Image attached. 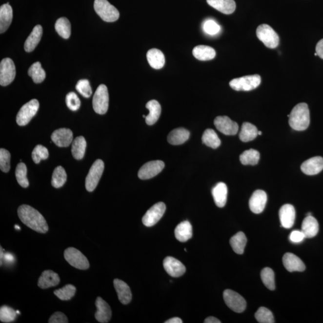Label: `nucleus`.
<instances>
[{
    "instance_id": "obj_1",
    "label": "nucleus",
    "mask_w": 323,
    "mask_h": 323,
    "mask_svg": "<svg viewBox=\"0 0 323 323\" xmlns=\"http://www.w3.org/2000/svg\"><path fill=\"white\" fill-rule=\"evenodd\" d=\"M18 214L21 222L34 231L41 234L48 231L46 219L35 208L28 205H22L18 208Z\"/></svg>"
},
{
    "instance_id": "obj_2",
    "label": "nucleus",
    "mask_w": 323,
    "mask_h": 323,
    "mask_svg": "<svg viewBox=\"0 0 323 323\" xmlns=\"http://www.w3.org/2000/svg\"><path fill=\"white\" fill-rule=\"evenodd\" d=\"M290 126L296 131H304L308 128L310 123V113L308 104L306 103H299L293 108L290 115Z\"/></svg>"
},
{
    "instance_id": "obj_3",
    "label": "nucleus",
    "mask_w": 323,
    "mask_h": 323,
    "mask_svg": "<svg viewBox=\"0 0 323 323\" xmlns=\"http://www.w3.org/2000/svg\"><path fill=\"white\" fill-rule=\"evenodd\" d=\"M94 9L103 20L113 22L118 20L119 12L107 0H95Z\"/></svg>"
},
{
    "instance_id": "obj_4",
    "label": "nucleus",
    "mask_w": 323,
    "mask_h": 323,
    "mask_svg": "<svg viewBox=\"0 0 323 323\" xmlns=\"http://www.w3.org/2000/svg\"><path fill=\"white\" fill-rule=\"evenodd\" d=\"M261 83V76L255 75L233 79L230 81L229 85L237 91H250L257 88Z\"/></svg>"
},
{
    "instance_id": "obj_5",
    "label": "nucleus",
    "mask_w": 323,
    "mask_h": 323,
    "mask_svg": "<svg viewBox=\"0 0 323 323\" xmlns=\"http://www.w3.org/2000/svg\"><path fill=\"white\" fill-rule=\"evenodd\" d=\"M256 34L258 38L268 48L275 49L279 46V36L269 25H259L257 28Z\"/></svg>"
},
{
    "instance_id": "obj_6",
    "label": "nucleus",
    "mask_w": 323,
    "mask_h": 323,
    "mask_svg": "<svg viewBox=\"0 0 323 323\" xmlns=\"http://www.w3.org/2000/svg\"><path fill=\"white\" fill-rule=\"evenodd\" d=\"M109 103V95L108 89L104 84H101L95 91L92 105L95 112L99 115H104L107 113Z\"/></svg>"
},
{
    "instance_id": "obj_7",
    "label": "nucleus",
    "mask_w": 323,
    "mask_h": 323,
    "mask_svg": "<svg viewBox=\"0 0 323 323\" xmlns=\"http://www.w3.org/2000/svg\"><path fill=\"white\" fill-rule=\"evenodd\" d=\"M64 258L70 265L76 269L86 270L90 266L89 261L81 251L74 247H69L64 251Z\"/></svg>"
},
{
    "instance_id": "obj_8",
    "label": "nucleus",
    "mask_w": 323,
    "mask_h": 323,
    "mask_svg": "<svg viewBox=\"0 0 323 323\" xmlns=\"http://www.w3.org/2000/svg\"><path fill=\"white\" fill-rule=\"evenodd\" d=\"M104 169V162L98 160L92 165L86 178L85 186L87 191L93 192L97 187Z\"/></svg>"
},
{
    "instance_id": "obj_9",
    "label": "nucleus",
    "mask_w": 323,
    "mask_h": 323,
    "mask_svg": "<svg viewBox=\"0 0 323 323\" xmlns=\"http://www.w3.org/2000/svg\"><path fill=\"white\" fill-rule=\"evenodd\" d=\"M39 108V102L36 99L32 100L20 108L17 116L18 125L25 126L36 115Z\"/></svg>"
},
{
    "instance_id": "obj_10",
    "label": "nucleus",
    "mask_w": 323,
    "mask_h": 323,
    "mask_svg": "<svg viewBox=\"0 0 323 323\" xmlns=\"http://www.w3.org/2000/svg\"><path fill=\"white\" fill-rule=\"evenodd\" d=\"M223 299L226 305L233 311L242 313L245 310L247 303L240 294L231 290H226L223 292Z\"/></svg>"
},
{
    "instance_id": "obj_11",
    "label": "nucleus",
    "mask_w": 323,
    "mask_h": 323,
    "mask_svg": "<svg viewBox=\"0 0 323 323\" xmlns=\"http://www.w3.org/2000/svg\"><path fill=\"white\" fill-rule=\"evenodd\" d=\"M16 76V67L14 62L10 58H5L0 63V84L2 86L9 85L14 81Z\"/></svg>"
},
{
    "instance_id": "obj_12",
    "label": "nucleus",
    "mask_w": 323,
    "mask_h": 323,
    "mask_svg": "<svg viewBox=\"0 0 323 323\" xmlns=\"http://www.w3.org/2000/svg\"><path fill=\"white\" fill-rule=\"evenodd\" d=\"M166 211V205L163 202H158L152 206L146 212L142 221L143 224L147 227L154 226L162 218Z\"/></svg>"
},
{
    "instance_id": "obj_13",
    "label": "nucleus",
    "mask_w": 323,
    "mask_h": 323,
    "mask_svg": "<svg viewBox=\"0 0 323 323\" xmlns=\"http://www.w3.org/2000/svg\"><path fill=\"white\" fill-rule=\"evenodd\" d=\"M165 167V163L162 161H150L140 168L138 176L141 180L153 178L160 174Z\"/></svg>"
},
{
    "instance_id": "obj_14",
    "label": "nucleus",
    "mask_w": 323,
    "mask_h": 323,
    "mask_svg": "<svg viewBox=\"0 0 323 323\" xmlns=\"http://www.w3.org/2000/svg\"><path fill=\"white\" fill-rule=\"evenodd\" d=\"M218 130L226 136H234L238 133L239 126L227 116H218L214 121Z\"/></svg>"
},
{
    "instance_id": "obj_15",
    "label": "nucleus",
    "mask_w": 323,
    "mask_h": 323,
    "mask_svg": "<svg viewBox=\"0 0 323 323\" xmlns=\"http://www.w3.org/2000/svg\"><path fill=\"white\" fill-rule=\"evenodd\" d=\"M163 267L165 271L172 277H181L186 272V267L184 264L173 257H166L164 259Z\"/></svg>"
},
{
    "instance_id": "obj_16",
    "label": "nucleus",
    "mask_w": 323,
    "mask_h": 323,
    "mask_svg": "<svg viewBox=\"0 0 323 323\" xmlns=\"http://www.w3.org/2000/svg\"><path fill=\"white\" fill-rule=\"evenodd\" d=\"M267 195L262 190H257L253 193L249 201V206L251 211L255 214H260L264 210L267 202Z\"/></svg>"
},
{
    "instance_id": "obj_17",
    "label": "nucleus",
    "mask_w": 323,
    "mask_h": 323,
    "mask_svg": "<svg viewBox=\"0 0 323 323\" xmlns=\"http://www.w3.org/2000/svg\"><path fill=\"white\" fill-rule=\"evenodd\" d=\"M51 139L57 146L67 147L73 141V132L67 128L58 129L53 132Z\"/></svg>"
},
{
    "instance_id": "obj_18",
    "label": "nucleus",
    "mask_w": 323,
    "mask_h": 323,
    "mask_svg": "<svg viewBox=\"0 0 323 323\" xmlns=\"http://www.w3.org/2000/svg\"><path fill=\"white\" fill-rule=\"evenodd\" d=\"M279 217L282 226L285 229H290L295 223L296 211L292 205L285 204L281 207Z\"/></svg>"
},
{
    "instance_id": "obj_19",
    "label": "nucleus",
    "mask_w": 323,
    "mask_h": 323,
    "mask_svg": "<svg viewBox=\"0 0 323 323\" xmlns=\"http://www.w3.org/2000/svg\"><path fill=\"white\" fill-rule=\"evenodd\" d=\"M97 311L95 312V317L98 322L101 323H107L110 322L112 316V309L109 304L101 297H98L95 302Z\"/></svg>"
},
{
    "instance_id": "obj_20",
    "label": "nucleus",
    "mask_w": 323,
    "mask_h": 323,
    "mask_svg": "<svg viewBox=\"0 0 323 323\" xmlns=\"http://www.w3.org/2000/svg\"><path fill=\"white\" fill-rule=\"evenodd\" d=\"M302 171L308 176L319 174L323 169V158L316 156L304 161L301 166Z\"/></svg>"
},
{
    "instance_id": "obj_21",
    "label": "nucleus",
    "mask_w": 323,
    "mask_h": 323,
    "mask_svg": "<svg viewBox=\"0 0 323 323\" xmlns=\"http://www.w3.org/2000/svg\"><path fill=\"white\" fill-rule=\"evenodd\" d=\"M283 262L288 272H303L306 268L303 261L293 253H285L283 256Z\"/></svg>"
},
{
    "instance_id": "obj_22",
    "label": "nucleus",
    "mask_w": 323,
    "mask_h": 323,
    "mask_svg": "<svg viewBox=\"0 0 323 323\" xmlns=\"http://www.w3.org/2000/svg\"><path fill=\"white\" fill-rule=\"evenodd\" d=\"M60 278L56 272L51 270H46L42 272L41 276L38 281V286L40 288L46 289L52 287H55L59 284Z\"/></svg>"
},
{
    "instance_id": "obj_23",
    "label": "nucleus",
    "mask_w": 323,
    "mask_h": 323,
    "mask_svg": "<svg viewBox=\"0 0 323 323\" xmlns=\"http://www.w3.org/2000/svg\"><path fill=\"white\" fill-rule=\"evenodd\" d=\"M113 283L121 303L123 304H128L130 303L132 295L129 285L122 280L119 279H115L114 280Z\"/></svg>"
},
{
    "instance_id": "obj_24",
    "label": "nucleus",
    "mask_w": 323,
    "mask_h": 323,
    "mask_svg": "<svg viewBox=\"0 0 323 323\" xmlns=\"http://www.w3.org/2000/svg\"><path fill=\"white\" fill-rule=\"evenodd\" d=\"M206 1L210 6L224 14H232L236 9L234 0H206Z\"/></svg>"
},
{
    "instance_id": "obj_25",
    "label": "nucleus",
    "mask_w": 323,
    "mask_h": 323,
    "mask_svg": "<svg viewBox=\"0 0 323 323\" xmlns=\"http://www.w3.org/2000/svg\"><path fill=\"white\" fill-rule=\"evenodd\" d=\"M212 195L216 205L223 208L226 205L227 198V187L224 182H219L212 189Z\"/></svg>"
},
{
    "instance_id": "obj_26",
    "label": "nucleus",
    "mask_w": 323,
    "mask_h": 323,
    "mask_svg": "<svg viewBox=\"0 0 323 323\" xmlns=\"http://www.w3.org/2000/svg\"><path fill=\"white\" fill-rule=\"evenodd\" d=\"M301 230L306 238L316 237L319 230V224L316 219L312 216H307L303 220Z\"/></svg>"
},
{
    "instance_id": "obj_27",
    "label": "nucleus",
    "mask_w": 323,
    "mask_h": 323,
    "mask_svg": "<svg viewBox=\"0 0 323 323\" xmlns=\"http://www.w3.org/2000/svg\"><path fill=\"white\" fill-rule=\"evenodd\" d=\"M43 35V28L41 25H36L33 28L30 35L26 40L24 49L26 52H33L41 40Z\"/></svg>"
},
{
    "instance_id": "obj_28",
    "label": "nucleus",
    "mask_w": 323,
    "mask_h": 323,
    "mask_svg": "<svg viewBox=\"0 0 323 323\" xmlns=\"http://www.w3.org/2000/svg\"><path fill=\"white\" fill-rule=\"evenodd\" d=\"M13 20V10L9 3L0 7V33H4L11 24Z\"/></svg>"
},
{
    "instance_id": "obj_29",
    "label": "nucleus",
    "mask_w": 323,
    "mask_h": 323,
    "mask_svg": "<svg viewBox=\"0 0 323 323\" xmlns=\"http://www.w3.org/2000/svg\"><path fill=\"white\" fill-rule=\"evenodd\" d=\"M175 237L179 242H184L192 237V226L189 221H184L175 229Z\"/></svg>"
},
{
    "instance_id": "obj_30",
    "label": "nucleus",
    "mask_w": 323,
    "mask_h": 323,
    "mask_svg": "<svg viewBox=\"0 0 323 323\" xmlns=\"http://www.w3.org/2000/svg\"><path fill=\"white\" fill-rule=\"evenodd\" d=\"M147 59L149 65L153 68L159 70L165 65V56L160 50L152 49L147 53Z\"/></svg>"
},
{
    "instance_id": "obj_31",
    "label": "nucleus",
    "mask_w": 323,
    "mask_h": 323,
    "mask_svg": "<svg viewBox=\"0 0 323 323\" xmlns=\"http://www.w3.org/2000/svg\"><path fill=\"white\" fill-rule=\"evenodd\" d=\"M145 106L149 110V115L145 118V122L148 125H153L160 117L162 111L161 106L156 100L150 101Z\"/></svg>"
},
{
    "instance_id": "obj_32",
    "label": "nucleus",
    "mask_w": 323,
    "mask_h": 323,
    "mask_svg": "<svg viewBox=\"0 0 323 323\" xmlns=\"http://www.w3.org/2000/svg\"><path fill=\"white\" fill-rule=\"evenodd\" d=\"M190 132L187 129L180 128L174 129L168 136V141L172 145H181L189 140Z\"/></svg>"
},
{
    "instance_id": "obj_33",
    "label": "nucleus",
    "mask_w": 323,
    "mask_h": 323,
    "mask_svg": "<svg viewBox=\"0 0 323 323\" xmlns=\"http://www.w3.org/2000/svg\"><path fill=\"white\" fill-rule=\"evenodd\" d=\"M193 55L198 60L209 61L215 58L216 53L213 47L205 45H199L193 49Z\"/></svg>"
},
{
    "instance_id": "obj_34",
    "label": "nucleus",
    "mask_w": 323,
    "mask_h": 323,
    "mask_svg": "<svg viewBox=\"0 0 323 323\" xmlns=\"http://www.w3.org/2000/svg\"><path fill=\"white\" fill-rule=\"evenodd\" d=\"M247 242V237L242 232H238L230 240V244L231 245L233 250L238 255H242L244 252Z\"/></svg>"
},
{
    "instance_id": "obj_35",
    "label": "nucleus",
    "mask_w": 323,
    "mask_h": 323,
    "mask_svg": "<svg viewBox=\"0 0 323 323\" xmlns=\"http://www.w3.org/2000/svg\"><path fill=\"white\" fill-rule=\"evenodd\" d=\"M258 136V128L253 124L244 122L240 133V139L242 142H248L255 140Z\"/></svg>"
},
{
    "instance_id": "obj_36",
    "label": "nucleus",
    "mask_w": 323,
    "mask_h": 323,
    "mask_svg": "<svg viewBox=\"0 0 323 323\" xmlns=\"http://www.w3.org/2000/svg\"><path fill=\"white\" fill-rule=\"evenodd\" d=\"M86 148L85 139L82 136L76 138L73 142L72 148H71L73 157L77 160H81L84 157Z\"/></svg>"
},
{
    "instance_id": "obj_37",
    "label": "nucleus",
    "mask_w": 323,
    "mask_h": 323,
    "mask_svg": "<svg viewBox=\"0 0 323 323\" xmlns=\"http://www.w3.org/2000/svg\"><path fill=\"white\" fill-rule=\"evenodd\" d=\"M202 141L206 146L217 149L221 144L220 140L216 132L211 129H207L203 132L202 137Z\"/></svg>"
},
{
    "instance_id": "obj_38",
    "label": "nucleus",
    "mask_w": 323,
    "mask_h": 323,
    "mask_svg": "<svg viewBox=\"0 0 323 323\" xmlns=\"http://www.w3.org/2000/svg\"><path fill=\"white\" fill-rule=\"evenodd\" d=\"M28 75L31 77L35 83H40L46 78V72L41 67L40 62H37L33 63L28 71Z\"/></svg>"
},
{
    "instance_id": "obj_39",
    "label": "nucleus",
    "mask_w": 323,
    "mask_h": 323,
    "mask_svg": "<svg viewBox=\"0 0 323 323\" xmlns=\"http://www.w3.org/2000/svg\"><path fill=\"white\" fill-rule=\"evenodd\" d=\"M55 30L61 38L68 39L71 36V23L67 18H61L57 20Z\"/></svg>"
},
{
    "instance_id": "obj_40",
    "label": "nucleus",
    "mask_w": 323,
    "mask_h": 323,
    "mask_svg": "<svg viewBox=\"0 0 323 323\" xmlns=\"http://www.w3.org/2000/svg\"><path fill=\"white\" fill-rule=\"evenodd\" d=\"M259 159L260 154L258 151L255 149L244 151L240 157L241 162L244 165H255L258 163Z\"/></svg>"
},
{
    "instance_id": "obj_41",
    "label": "nucleus",
    "mask_w": 323,
    "mask_h": 323,
    "mask_svg": "<svg viewBox=\"0 0 323 323\" xmlns=\"http://www.w3.org/2000/svg\"><path fill=\"white\" fill-rule=\"evenodd\" d=\"M66 181H67V174L64 168L61 166H57L52 174L51 184L53 187H61L64 185Z\"/></svg>"
},
{
    "instance_id": "obj_42",
    "label": "nucleus",
    "mask_w": 323,
    "mask_h": 323,
    "mask_svg": "<svg viewBox=\"0 0 323 323\" xmlns=\"http://www.w3.org/2000/svg\"><path fill=\"white\" fill-rule=\"evenodd\" d=\"M76 292V288L72 284H67L60 289L55 291L54 294L60 300L66 301L70 300L75 296Z\"/></svg>"
},
{
    "instance_id": "obj_43",
    "label": "nucleus",
    "mask_w": 323,
    "mask_h": 323,
    "mask_svg": "<svg viewBox=\"0 0 323 323\" xmlns=\"http://www.w3.org/2000/svg\"><path fill=\"white\" fill-rule=\"evenodd\" d=\"M16 178L18 183L23 188L28 187L29 182L27 179V168L25 163H20L17 166L15 171Z\"/></svg>"
},
{
    "instance_id": "obj_44",
    "label": "nucleus",
    "mask_w": 323,
    "mask_h": 323,
    "mask_svg": "<svg viewBox=\"0 0 323 323\" xmlns=\"http://www.w3.org/2000/svg\"><path fill=\"white\" fill-rule=\"evenodd\" d=\"M261 279L266 287L270 290L275 288V275L273 270L270 267H265L261 272Z\"/></svg>"
},
{
    "instance_id": "obj_45",
    "label": "nucleus",
    "mask_w": 323,
    "mask_h": 323,
    "mask_svg": "<svg viewBox=\"0 0 323 323\" xmlns=\"http://www.w3.org/2000/svg\"><path fill=\"white\" fill-rule=\"evenodd\" d=\"M255 318L259 323H274V318L273 314L269 309L261 307L256 312Z\"/></svg>"
},
{
    "instance_id": "obj_46",
    "label": "nucleus",
    "mask_w": 323,
    "mask_h": 323,
    "mask_svg": "<svg viewBox=\"0 0 323 323\" xmlns=\"http://www.w3.org/2000/svg\"><path fill=\"white\" fill-rule=\"evenodd\" d=\"M17 311L10 307L4 305L0 308V320L2 323H12L17 319Z\"/></svg>"
},
{
    "instance_id": "obj_47",
    "label": "nucleus",
    "mask_w": 323,
    "mask_h": 323,
    "mask_svg": "<svg viewBox=\"0 0 323 323\" xmlns=\"http://www.w3.org/2000/svg\"><path fill=\"white\" fill-rule=\"evenodd\" d=\"M48 157V150L42 145H36L32 153V158L36 163H39L41 161L47 160Z\"/></svg>"
},
{
    "instance_id": "obj_48",
    "label": "nucleus",
    "mask_w": 323,
    "mask_h": 323,
    "mask_svg": "<svg viewBox=\"0 0 323 323\" xmlns=\"http://www.w3.org/2000/svg\"><path fill=\"white\" fill-rule=\"evenodd\" d=\"M77 91L80 93L82 96L88 99L92 94V88L90 85L89 81L86 79H81L79 81L76 86Z\"/></svg>"
},
{
    "instance_id": "obj_49",
    "label": "nucleus",
    "mask_w": 323,
    "mask_h": 323,
    "mask_svg": "<svg viewBox=\"0 0 323 323\" xmlns=\"http://www.w3.org/2000/svg\"><path fill=\"white\" fill-rule=\"evenodd\" d=\"M10 156L9 151L0 149V168L4 173H8L10 169Z\"/></svg>"
},
{
    "instance_id": "obj_50",
    "label": "nucleus",
    "mask_w": 323,
    "mask_h": 323,
    "mask_svg": "<svg viewBox=\"0 0 323 323\" xmlns=\"http://www.w3.org/2000/svg\"><path fill=\"white\" fill-rule=\"evenodd\" d=\"M65 101L69 109L71 110H78L81 107V100L75 92L68 93L66 96Z\"/></svg>"
},
{
    "instance_id": "obj_51",
    "label": "nucleus",
    "mask_w": 323,
    "mask_h": 323,
    "mask_svg": "<svg viewBox=\"0 0 323 323\" xmlns=\"http://www.w3.org/2000/svg\"><path fill=\"white\" fill-rule=\"evenodd\" d=\"M203 31L209 35L214 36L221 31V26L215 21L208 20L205 21L203 24Z\"/></svg>"
},
{
    "instance_id": "obj_52",
    "label": "nucleus",
    "mask_w": 323,
    "mask_h": 323,
    "mask_svg": "<svg viewBox=\"0 0 323 323\" xmlns=\"http://www.w3.org/2000/svg\"><path fill=\"white\" fill-rule=\"evenodd\" d=\"M49 323H67L68 320L67 316L61 312H56L50 317Z\"/></svg>"
},
{
    "instance_id": "obj_53",
    "label": "nucleus",
    "mask_w": 323,
    "mask_h": 323,
    "mask_svg": "<svg viewBox=\"0 0 323 323\" xmlns=\"http://www.w3.org/2000/svg\"><path fill=\"white\" fill-rule=\"evenodd\" d=\"M290 240L293 243H300L305 239L303 232L302 230H293L290 235Z\"/></svg>"
},
{
    "instance_id": "obj_54",
    "label": "nucleus",
    "mask_w": 323,
    "mask_h": 323,
    "mask_svg": "<svg viewBox=\"0 0 323 323\" xmlns=\"http://www.w3.org/2000/svg\"><path fill=\"white\" fill-rule=\"evenodd\" d=\"M316 50L318 56L323 59V39L318 42Z\"/></svg>"
},
{
    "instance_id": "obj_55",
    "label": "nucleus",
    "mask_w": 323,
    "mask_h": 323,
    "mask_svg": "<svg viewBox=\"0 0 323 323\" xmlns=\"http://www.w3.org/2000/svg\"><path fill=\"white\" fill-rule=\"evenodd\" d=\"M205 323H221V322L216 318L214 317H209L206 318L204 321Z\"/></svg>"
},
{
    "instance_id": "obj_56",
    "label": "nucleus",
    "mask_w": 323,
    "mask_h": 323,
    "mask_svg": "<svg viewBox=\"0 0 323 323\" xmlns=\"http://www.w3.org/2000/svg\"><path fill=\"white\" fill-rule=\"evenodd\" d=\"M165 323H182V320L179 317H174L172 319L167 320L165 322Z\"/></svg>"
},
{
    "instance_id": "obj_57",
    "label": "nucleus",
    "mask_w": 323,
    "mask_h": 323,
    "mask_svg": "<svg viewBox=\"0 0 323 323\" xmlns=\"http://www.w3.org/2000/svg\"><path fill=\"white\" fill-rule=\"evenodd\" d=\"M4 259L6 262H9V263H11V262L14 261V257L10 253L5 254Z\"/></svg>"
},
{
    "instance_id": "obj_58",
    "label": "nucleus",
    "mask_w": 323,
    "mask_h": 323,
    "mask_svg": "<svg viewBox=\"0 0 323 323\" xmlns=\"http://www.w3.org/2000/svg\"><path fill=\"white\" fill-rule=\"evenodd\" d=\"M1 250V255H1V257H0V261H1V262H0V265L1 266L2 265V259L4 258V254L3 253V250H2V248L1 247V250Z\"/></svg>"
},
{
    "instance_id": "obj_59",
    "label": "nucleus",
    "mask_w": 323,
    "mask_h": 323,
    "mask_svg": "<svg viewBox=\"0 0 323 323\" xmlns=\"http://www.w3.org/2000/svg\"><path fill=\"white\" fill-rule=\"evenodd\" d=\"M15 228L18 229V230H20V227L19 226H18V225H16Z\"/></svg>"
},
{
    "instance_id": "obj_60",
    "label": "nucleus",
    "mask_w": 323,
    "mask_h": 323,
    "mask_svg": "<svg viewBox=\"0 0 323 323\" xmlns=\"http://www.w3.org/2000/svg\"><path fill=\"white\" fill-rule=\"evenodd\" d=\"M262 134V133L261 131H258V136H261Z\"/></svg>"
},
{
    "instance_id": "obj_61",
    "label": "nucleus",
    "mask_w": 323,
    "mask_h": 323,
    "mask_svg": "<svg viewBox=\"0 0 323 323\" xmlns=\"http://www.w3.org/2000/svg\"><path fill=\"white\" fill-rule=\"evenodd\" d=\"M17 314H20V311H17Z\"/></svg>"
},
{
    "instance_id": "obj_62",
    "label": "nucleus",
    "mask_w": 323,
    "mask_h": 323,
    "mask_svg": "<svg viewBox=\"0 0 323 323\" xmlns=\"http://www.w3.org/2000/svg\"><path fill=\"white\" fill-rule=\"evenodd\" d=\"M143 118H146V116H145V115H143Z\"/></svg>"
}]
</instances>
